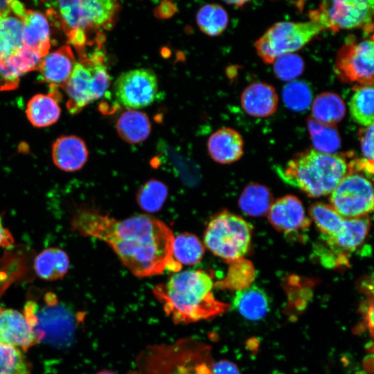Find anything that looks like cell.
I'll return each instance as SVG.
<instances>
[{"label":"cell","mask_w":374,"mask_h":374,"mask_svg":"<svg viewBox=\"0 0 374 374\" xmlns=\"http://www.w3.org/2000/svg\"><path fill=\"white\" fill-rule=\"evenodd\" d=\"M73 231L109 244L122 263L137 277L164 271L179 272L182 265L172 257L175 235L161 220L149 215L117 220L98 211L82 208L72 219Z\"/></svg>","instance_id":"obj_1"},{"label":"cell","mask_w":374,"mask_h":374,"mask_svg":"<svg viewBox=\"0 0 374 374\" xmlns=\"http://www.w3.org/2000/svg\"><path fill=\"white\" fill-rule=\"evenodd\" d=\"M215 285L208 272L189 269L172 275L156 285L153 294L175 323H190L222 314L230 305L215 299Z\"/></svg>","instance_id":"obj_2"},{"label":"cell","mask_w":374,"mask_h":374,"mask_svg":"<svg viewBox=\"0 0 374 374\" xmlns=\"http://www.w3.org/2000/svg\"><path fill=\"white\" fill-rule=\"evenodd\" d=\"M350 168V161L343 155L310 149L295 155L279 174L285 182L319 197L331 193Z\"/></svg>","instance_id":"obj_3"},{"label":"cell","mask_w":374,"mask_h":374,"mask_svg":"<svg viewBox=\"0 0 374 374\" xmlns=\"http://www.w3.org/2000/svg\"><path fill=\"white\" fill-rule=\"evenodd\" d=\"M24 314L37 343L60 348L68 347L75 337L80 316L58 302L53 294L44 296V303L28 301Z\"/></svg>","instance_id":"obj_4"},{"label":"cell","mask_w":374,"mask_h":374,"mask_svg":"<svg viewBox=\"0 0 374 374\" xmlns=\"http://www.w3.org/2000/svg\"><path fill=\"white\" fill-rule=\"evenodd\" d=\"M374 163L350 161L349 172L331 193L330 206L344 218L367 217L374 211Z\"/></svg>","instance_id":"obj_5"},{"label":"cell","mask_w":374,"mask_h":374,"mask_svg":"<svg viewBox=\"0 0 374 374\" xmlns=\"http://www.w3.org/2000/svg\"><path fill=\"white\" fill-rule=\"evenodd\" d=\"M252 228L242 217L223 211L208 222L204 242L215 256L230 262L243 258L251 240Z\"/></svg>","instance_id":"obj_6"},{"label":"cell","mask_w":374,"mask_h":374,"mask_svg":"<svg viewBox=\"0 0 374 374\" xmlns=\"http://www.w3.org/2000/svg\"><path fill=\"white\" fill-rule=\"evenodd\" d=\"M110 84V76L100 55L77 62L62 88L68 97L66 107L76 114L86 105L103 96Z\"/></svg>","instance_id":"obj_7"},{"label":"cell","mask_w":374,"mask_h":374,"mask_svg":"<svg viewBox=\"0 0 374 374\" xmlns=\"http://www.w3.org/2000/svg\"><path fill=\"white\" fill-rule=\"evenodd\" d=\"M324 29L313 21H280L269 28L255 42L258 55L266 63L292 54L308 44Z\"/></svg>","instance_id":"obj_8"},{"label":"cell","mask_w":374,"mask_h":374,"mask_svg":"<svg viewBox=\"0 0 374 374\" xmlns=\"http://www.w3.org/2000/svg\"><path fill=\"white\" fill-rule=\"evenodd\" d=\"M310 20L337 32L358 28L374 18V0L324 1L310 12Z\"/></svg>","instance_id":"obj_9"},{"label":"cell","mask_w":374,"mask_h":374,"mask_svg":"<svg viewBox=\"0 0 374 374\" xmlns=\"http://www.w3.org/2000/svg\"><path fill=\"white\" fill-rule=\"evenodd\" d=\"M335 70L343 82L374 87V36L345 43L338 51Z\"/></svg>","instance_id":"obj_10"},{"label":"cell","mask_w":374,"mask_h":374,"mask_svg":"<svg viewBox=\"0 0 374 374\" xmlns=\"http://www.w3.org/2000/svg\"><path fill=\"white\" fill-rule=\"evenodd\" d=\"M156 74L149 69H132L121 73L114 84L116 100L128 109L151 105L158 93Z\"/></svg>","instance_id":"obj_11"},{"label":"cell","mask_w":374,"mask_h":374,"mask_svg":"<svg viewBox=\"0 0 374 374\" xmlns=\"http://www.w3.org/2000/svg\"><path fill=\"white\" fill-rule=\"evenodd\" d=\"M267 215L273 227L287 234L307 229L311 222L300 199L291 195L273 202Z\"/></svg>","instance_id":"obj_12"},{"label":"cell","mask_w":374,"mask_h":374,"mask_svg":"<svg viewBox=\"0 0 374 374\" xmlns=\"http://www.w3.org/2000/svg\"><path fill=\"white\" fill-rule=\"evenodd\" d=\"M42 57L24 46L6 58H0V91L16 89L21 77L39 68Z\"/></svg>","instance_id":"obj_13"},{"label":"cell","mask_w":374,"mask_h":374,"mask_svg":"<svg viewBox=\"0 0 374 374\" xmlns=\"http://www.w3.org/2000/svg\"><path fill=\"white\" fill-rule=\"evenodd\" d=\"M76 62L71 47L64 45L43 57L37 70L43 80L52 89H57V87H64Z\"/></svg>","instance_id":"obj_14"},{"label":"cell","mask_w":374,"mask_h":374,"mask_svg":"<svg viewBox=\"0 0 374 374\" xmlns=\"http://www.w3.org/2000/svg\"><path fill=\"white\" fill-rule=\"evenodd\" d=\"M0 342L22 351L37 343L24 314L0 307Z\"/></svg>","instance_id":"obj_15"},{"label":"cell","mask_w":374,"mask_h":374,"mask_svg":"<svg viewBox=\"0 0 374 374\" xmlns=\"http://www.w3.org/2000/svg\"><path fill=\"white\" fill-rule=\"evenodd\" d=\"M88 155L84 141L74 135L61 136L52 146L53 161L64 172H75L81 169L87 162Z\"/></svg>","instance_id":"obj_16"},{"label":"cell","mask_w":374,"mask_h":374,"mask_svg":"<svg viewBox=\"0 0 374 374\" xmlns=\"http://www.w3.org/2000/svg\"><path fill=\"white\" fill-rule=\"evenodd\" d=\"M240 103L244 111L251 116L265 118L277 109L278 97L273 86L265 82H254L242 91Z\"/></svg>","instance_id":"obj_17"},{"label":"cell","mask_w":374,"mask_h":374,"mask_svg":"<svg viewBox=\"0 0 374 374\" xmlns=\"http://www.w3.org/2000/svg\"><path fill=\"white\" fill-rule=\"evenodd\" d=\"M243 139L238 132L224 127L213 132L207 142L208 152L216 162L222 164L233 163L243 154Z\"/></svg>","instance_id":"obj_18"},{"label":"cell","mask_w":374,"mask_h":374,"mask_svg":"<svg viewBox=\"0 0 374 374\" xmlns=\"http://www.w3.org/2000/svg\"><path fill=\"white\" fill-rule=\"evenodd\" d=\"M22 21L24 46L44 57L51 48V28L47 17L39 11L27 10Z\"/></svg>","instance_id":"obj_19"},{"label":"cell","mask_w":374,"mask_h":374,"mask_svg":"<svg viewBox=\"0 0 374 374\" xmlns=\"http://www.w3.org/2000/svg\"><path fill=\"white\" fill-rule=\"evenodd\" d=\"M57 89L48 94L39 93L27 103L26 114L30 123L37 127H48L55 123L60 116Z\"/></svg>","instance_id":"obj_20"},{"label":"cell","mask_w":374,"mask_h":374,"mask_svg":"<svg viewBox=\"0 0 374 374\" xmlns=\"http://www.w3.org/2000/svg\"><path fill=\"white\" fill-rule=\"evenodd\" d=\"M83 28H109L113 25L120 6L112 0H80Z\"/></svg>","instance_id":"obj_21"},{"label":"cell","mask_w":374,"mask_h":374,"mask_svg":"<svg viewBox=\"0 0 374 374\" xmlns=\"http://www.w3.org/2000/svg\"><path fill=\"white\" fill-rule=\"evenodd\" d=\"M269 300L266 293L256 285L236 292L233 298V308L244 318L259 321L269 312Z\"/></svg>","instance_id":"obj_22"},{"label":"cell","mask_w":374,"mask_h":374,"mask_svg":"<svg viewBox=\"0 0 374 374\" xmlns=\"http://www.w3.org/2000/svg\"><path fill=\"white\" fill-rule=\"evenodd\" d=\"M116 128L121 139L130 144H137L150 134L151 123L146 114L136 109H127L118 117Z\"/></svg>","instance_id":"obj_23"},{"label":"cell","mask_w":374,"mask_h":374,"mask_svg":"<svg viewBox=\"0 0 374 374\" xmlns=\"http://www.w3.org/2000/svg\"><path fill=\"white\" fill-rule=\"evenodd\" d=\"M69 259L62 249L57 247L42 251L35 258L34 269L37 275L46 280L62 278L68 271Z\"/></svg>","instance_id":"obj_24"},{"label":"cell","mask_w":374,"mask_h":374,"mask_svg":"<svg viewBox=\"0 0 374 374\" xmlns=\"http://www.w3.org/2000/svg\"><path fill=\"white\" fill-rule=\"evenodd\" d=\"M24 46L23 21L12 13L0 15V58H6Z\"/></svg>","instance_id":"obj_25"},{"label":"cell","mask_w":374,"mask_h":374,"mask_svg":"<svg viewBox=\"0 0 374 374\" xmlns=\"http://www.w3.org/2000/svg\"><path fill=\"white\" fill-rule=\"evenodd\" d=\"M273 197L265 186L252 183L245 187L239 197V206L247 215L252 217L263 216L273 204Z\"/></svg>","instance_id":"obj_26"},{"label":"cell","mask_w":374,"mask_h":374,"mask_svg":"<svg viewBox=\"0 0 374 374\" xmlns=\"http://www.w3.org/2000/svg\"><path fill=\"white\" fill-rule=\"evenodd\" d=\"M344 114V103L342 99L334 93H322L317 96L312 103V118L321 124L332 126L342 119Z\"/></svg>","instance_id":"obj_27"},{"label":"cell","mask_w":374,"mask_h":374,"mask_svg":"<svg viewBox=\"0 0 374 374\" xmlns=\"http://www.w3.org/2000/svg\"><path fill=\"white\" fill-rule=\"evenodd\" d=\"M310 219L319 233L321 240L333 238L340 231L344 218L330 205L323 202L312 204L309 209Z\"/></svg>","instance_id":"obj_28"},{"label":"cell","mask_w":374,"mask_h":374,"mask_svg":"<svg viewBox=\"0 0 374 374\" xmlns=\"http://www.w3.org/2000/svg\"><path fill=\"white\" fill-rule=\"evenodd\" d=\"M229 263L226 276L217 281L215 286L236 292L250 287L256 276L252 262L243 257Z\"/></svg>","instance_id":"obj_29"},{"label":"cell","mask_w":374,"mask_h":374,"mask_svg":"<svg viewBox=\"0 0 374 374\" xmlns=\"http://www.w3.org/2000/svg\"><path fill=\"white\" fill-rule=\"evenodd\" d=\"M349 109L352 118L363 126L374 124V87L358 86L350 102Z\"/></svg>","instance_id":"obj_30"},{"label":"cell","mask_w":374,"mask_h":374,"mask_svg":"<svg viewBox=\"0 0 374 374\" xmlns=\"http://www.w3.org/2000/svg\"><path fill=\"white\" fill-rule=\"evenodd\" d=\"M204 253V247L194 234L182 233L175 237L172 257L181 265H193L198 263Z\"/></svg>","instance_id":"obj_31"},{"label":"cell","mask_w":374,"mask_h":374,"mask_svg":"<svg viewBox=\"0 0 374 374\" xmlns=\"http://www.w3.org/2000/svg\"><path fill=\"white\" fill-rule=\"evenodd\" d=\"M199 29L210 36L222 34L227 27L229 17L226 10L217 3L203 6L196 15Z\"/></svg>","instance_id":"obj_32"},{"label":"cell","mask_w":374,"mask_h":374,"mask_svg":"<svg viewBox=\"0 0 374 374\" xmlns=\"http://www.w3.org/2000/svg\"><path fill=\"white\" fill-rule=\"evenodd\" d=\"M168 193V188L165 184L152 179L139 188L136 193V201L143 211L155 213L162 208Z\"/></svg>","instance_id":"obj_33"},{"label":"cell","mask_w":374,"mask_h":374,"mask_svg":"<svg viewBox=\"0 0 374 374\" xmlns=\"http://www.w3.org/2000/svg\"><path fill=\"white\" fill-rule=\"evenodd\" d=\"M307 125L315 150L333 154L339 148L340 138L334 127L318 123L312 118L308 119Z\"/></svg>","instance_id":"obj_34"},{"label":"cell","mask_w":374,"mask_h":374,"mask_svg":"<svg viewBox=\"0 0 374 374\" xmlns=\"http://www.w3.org/2000/svg\"><path fill=\"white\" fill-rule=\"evenodd\" d=\"M30 368L21 350L0 342V374H30Z\"/></svg>","instance_id":"obj_35"},{"label":"cell","mask_w":374,"mask_h":374,"mask_svg":"<svg viewBox=\"0 0 374 374\" xmlns=\"http://www.w3.org/2000/svg\"><path fill=\"white\" fill-rule=\"evenodd\" d=\"M286 105L294 110L305 109L311 100L309 88L303 83L296 82L287 84L283 92Z\"/></svg>","instance_id":"obj_36"},{"label":"cell","mask_w":374,"mask_h":374,"mask_svg":"<svg viewBox=\"0 0 374 374\" xmlns=\"http://www.w3.org/2000/svg\"><path fill=\"white\" fill-rule=\"evenodd\" d=\"M274 63L276 75L284 80L297 77L303 70V60L299 56L292 53L278 57Z\"/></svg>","instance_id":"obj_37"},{"label":"cell","mask_w":374,"mask_h":374,"mask_svg":"<svg viewBox=\"0 0 374 374\" xmlns=\"http://www.w3.org/2000/svg\"><path fill=\"white\" fill-rule=\"evenodd\" d=\"M195 371V374H241L238 366L229 360L202 362Z\"/></svg>","instance_id":"obj_38"},{"label":"cell","mask_w":374,"mask_h":374,"mask_svg":"<svg viewBox=\"0 0 374 374\" xmlns=\"http://www.w3.org/2000/svg\"><path fill=\"white\" fill-rule=\"evenodd\" d=\"M359 139L366 159L374 163V124L361 130Z\"/></svg>","instance_id":"obj_39"},{"label":"cell","mask_w":374,"mask_h":374,"mask_svg":"<svg viewBox=\"0 0 374 374\" xmlns=\"http://www.w3.org/2000/svg\"><path fill=\"white\" fill-rule=\"evenodd\" d=\"M13 243V238L8 229H5L0 217V247H10Z\"/></svg>","instance_id":"obj_40"},{"label":"cell","mask_w":374,"mask_h":374,"mask_svg":"<svg viewBox=\"0 0 374 374\" xmlns=\"http://www.w3.org/2000/svg\"><path fill=\"white\" fill-rule=\"evenodd\" d=\"M96 374H116V373L114 372H113V371H111L103 370V371H100L96 373Z\"/></svg>","instance_id":"obj_41"}]
</instances>
